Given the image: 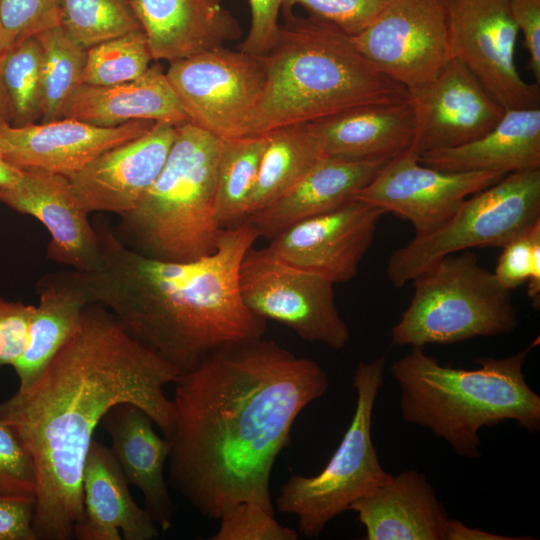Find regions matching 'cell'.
<instances>
[{
    "label": "cell",
    "mask_w": 540,
    "mask_h": 540,
    "mask_svg": "<svg viewBox=\"0 0 540 540\" xmlns=\"http://www.w3.org/2000/svg\"><path fill=\"white\" fill-rule=\"evenodd\" d=\"M169 483L201 515L274 514L270 477L295 419L329 386L316 361L263 337L219 349L174 382Z\"/></svg>",
    "instance_id": "1"
},
{
    "label": "cell",
    "mask_w": 540,
    "mask_h": 540,
    "mask_svg": "<svg viewBox=\"0 0 540 540\" xmlns=\"http://www.w3.org/2000/svg\"><path fill=\"white\" fill-rule=\"evenodd\" d=\"M179 370L88 304L74 331L26 388L0 402V421L30 453L37 474V540H70L83 512L82 475L96 427L118 403L144 410L170 439L175 409L164 387Z\"/></svg>",
    "instance_id": "2"
},
{
    "label": "cell",
    "mask_w": 540,
    "mask_h": 540,
    "mask_svg": "<svg viewBox=\"0 0 540 540\" xmlns=\"http://www.w3.org/2000/svg\"><path fill=\"white\" fill-rule=\"evenodd\" d=\"M96 231L101 266L74 270L90 303L180 373L219 349L263 337L266 320L248 309L239 286L241 262L258 238L249 223L223 228L214 252L188 262L142 255L107 224Z\"/></svg>",
    "instance_id": "3"
},
{
    "label": "cell",
    "mask_w": 540,
    "mask_h": 540,
    "mask_svg": "<svg viewBox=\"0 0 540 540\" xmlns=\"http://www.w3.org/2000/svg\"><path fill=\"white\" fill-rule=\"evenodd\" d=\"M283 15L278 42L258 57L266 84L244 136L310 123L359 105L410 98L336 25L310 14Z\"/></svg>",
    "instance_id": "4"
},
{
    "label": "cell",
    "mask_w": 540,
    "mask_h": 540,
    "mask_svg": "<svg viewBox=\"0 0 540 540\" xmlns=\"http://www.w3.org/2000/svg\"><path fill=\"white\" fill-rule=\"evenodd\" d=\"M530 348L503 358L481 357L475 369L441 365L424 347L396 359L390 373L400 389L402 418L429 429L467 458L481 456L479 430L513 420L540 430V396L523 367Z\"/></svg>",
    "instance_id": "5"
},
{
    "label": "cell",
    "mask_w": 540,
    "mask_h": 540,
    "mask_svg": "<svg viewBox=\"0 0 540 540\" xmlns=\"http://www.w3.org/2000/svg\"><path fill=\"white\" fill-rule=\"evenodd\" d=\"M224 140L191 122L177 126L167 159L137 205L120 216L118 239L150 258L188 262L215 251L217 169Z\"/></svg>",
    "instance_id": "6"
},
{
    "label": "cell",
    "mask_w": 540,
    "mask_h": 540,
    "mask_svg": "<svg viewBox=\"0 0 540 540\" xmlns=\"http://www.w3.org/2000/svg\"><path fill=\"white\" fill-rule=\"evenodd\" d=\"M412 282L411 302L391 329L392 346L446 345L518 325L511 291L467 250L441 258Z\"/></svg>",
    "instance_id": "7"
},
{
    "label": "cell",
    "mask_w": 540,
    "mask_h": 540,
    "mask_svg": "<svg viewBox=\"0 0 540 540\" xmlns=\"http://www.w3.org/2000/svg\"><path fill=\"white\" fill-rule=\"evenodd\" d=\"M385 357L359 361L353 376L357 400L353 418L325 468L315 476L293 475L276 498L280 513L295 515L306 537L318 536L356 500L388 482L372 442V414L384 381Z\"/></svg>",
    "instance_id": "8"
},
{
    "label": "cell",
    "mask_w": 540,
    "mask_h": 540,
    "mask_svg": "<svg viewBox=\"0 0 540 540\" xmlns=\"http://www.w3.org/2000/svg\"><path fill=\"white\" fill-rule=\"evenodd\" d=\"M539 219L540 168L506 174L466 198L438 229L393 251L387 277L402 288L441 258L474 247H503Z\"/></svg>",
    "instance_id": "9"
},
{
    "label": "cell",
    "mask_w": 540,
    "mask_h": 540,
    "mask_svg": "<svg viewBox=\"0 0 540 540\" xmlns=\"http://www.w3.org/2000/svg\"><path fill=\"white\" fill-rule=\"evenodd\" d=\"M165 74L191 123L223 140L244 136L266 84L258 57L225 46L170 62Z\"/></svg>",
    "instance_id": "10"
},
{
    "label": "cell",
    "mask_w": 540,
    "mask_h": 540,
    "mask_svg": "<svg viewBox=\"0 0 540 540\" xmlns=\"http://www.w3.org/2000/svg\"><path fill=\"white\" fill-rule=\"evenodd\" d=\"M333 285L252 247L239 270L241 296L252 313L287 326L303 340L340 350L350 333L338 312Z\"/></svg>",
    "instance_id": "11"
},
{
    "label": "cell",
    "mask_w": 540,
    "mask_h": 540,
    "mask_svg": "<svg viewBox=\"0 0 540 540\" xmlns=\"http://www.w3.org/2000/svg\"><path fill=\"white\" fill-rule=\"evenodd\" d=\"M354 45L410 97L424 90L451 61L447 0H390Z\"/></svg>",
    "instance_id": "12"
},
{
    "label": "cell",
    "mask_w": 540,
    "mask_h": 540,
    "mask_svg": "<svg viewBox=\"0 0 540 540\" xmlns=\"http://www.w3.org/2000/svg\"><path fill=\"white\" fill-rule=\"evenodd\" d=\"M453 57L504 110L540 108V85L515 63L518 28L508 0H447Z\"/></svg>",
    "instance_id": "13"
},
{
    "label": "cell",
    "mask_w": 540,
    "mask_h": 540,
    "mask_svg": "<svg viewBox=\"0 0 540 540\" xmlns=\"http://www.w3.org/2000/svg\"><path fill=\"white\" fill-rule=\"evenodd\" d=\"M506 174L493 171L445 172L422 164L410 150L388 161L355 199L409 221L415 237L443 225L469 196Z\"/></svg>",
    "instance_id": "14"
},
{
    "label": "cell",
    "mask_w": 540,
    "mask_h": 540,
    "mask_svg": "<svg viewBox=\"0 0 540 540\" xmlns=\"http://www.w3.org/2000/svg\"><path fill=\"white\" fill-rule=\"evenodd\" d=\"M386 212L359 199L303 220L270 239L263 250L332 283L353 279Z\"/></svg>",
    "instance_id": "15"
},
{
    "label": "cell",
    "mask_w": 540,
    "mask_h": 540,
    "mask_svg": "<svg viewBox=\"0 0 540 540\" xmlns=\"http://www.w3.org/2000/svg\"><path fill=\"white\" fill-rule=\"evenodd\" d=\"M410 102L415 134L409 150L417 156L479 139L505 112L456 58Z\"/></svg>",
    "instance_id": "16"
},
{
    "label": "cell",
    "mask_w": 540,
    "mask_h": 540,
    "mask_svg": "<svg viewBox=\"0 0 540 540\" xmlns=\"http://www.w3.org/2000/svg\"><path fill=\"white\" fill-rule=\"evenodd\" d=\"M152 121H131L99 127L61 118L45 123L0 126V155L20 170L70 176L102 153L148 132Z\"/></svg>",
    "instance_id": "17"
},
{
    "label": "cell",
    "mask_w": 540,
    "mask_h": 540,
    "mask_svg": "<svg viewBox=\"0 0 540 540\" xmlns=\"http://www.w3.org/2000/svg\"><path fill=\"white\" fill-rule=\"evenodd\" d=\"M0 202L33 216L46 227L50 234L49 259L79 272H92L101 266L97 231L67 176L23 170L17 182L0 187Z\"/></svg>",
    "instance_id": "18"
},
{
    "label": "cell",
    "mask_w": 540,
    "mask_h": 540,
    "mask_svg": "<svg viewBox=\"0 0 540 540\" xmlns=\"http://www.w3.org/2000/svg\"><path fill=\"white\" fill-rule=\"evenodd\" d=\"M176 134L177 126L155 123L68 176L79 204L89 214L132 210L159 175Z\"/></svg>",
    "instance_id": "19"
},
{
    "label": "cell",
    "mask_w": 540,
    "mask_h": 540,
    "mask_svg": "<svg viewBox=\"0 0 540 540\" xmlns=\"http://www.w3.org/2000/svg\"><path fill=\"white\" fill-rule=\"evenodd\" d=\"M83 512L74 527L78 540H152L159 527L129 491L111 448L93 440L82 475Z\"/></svg>",
    "instance_id": "20"
},
{
    "label": "cell",
    "mask_w": 540,
    "mask_h": 540,
    "mask_svg": "<svg viewBox=\"0 0 540 540\" xmlns=\"http://www.w3.org/2000/svg\"><path fill=\"white\" fill-rule=\"evenodd\" d=\"M221 2L130 0L153 60L169 63L240 38L238 20Z\"/></svg>",
    "instance_id": "21"
},
{
    "label": "cell",
    "mask_w": 540,
    "mask_h": 540,
    "mask_svg": "<svg viewBox=\"0 0 540 540\" xmlns=\"http://www.w3.org/2000/svg\"><path fill=\"white\" fill-rule=\"evenodd\" d=\"M387 162L324 156L283 195L244 221L254 228L258 237L272 239L303 220L354 199Z\"/></svg>",
    "instance_id": "22"
},
{
    "label": "cell",
    "mask_w": 540,
    "mask_h": 540,
    "mask_svg": "<svg viewBox=\"0 0 540 540\" xmlns=\"http://www.w3.org/2000/svg\"><path fill=\"white\" fill-rule=\"evenodd\" d=\"M112 442V451L129 483L144 498V508L159 529L168 530L176 511L164 468L172 442L153 429V419L140 407L118 403L102 417L101 423Z\"/></svg>",
    "instance_id": "23"
},
{
    "label": "cell",
    "mask_w": 540,
    "mask_h": 540,
    "mask_svg": "<svg viewBox=\"0 0 540 540\" xmlns=\"http://www.w3.org/2000/svg\"><path fill=\"white\" fill-rule=\"evenodd\" d=\"M324 156L391 160L408 151L415 122L410 98L355 106L308 123Z\"/></svg>",
    "instance_id": "24"
},
{
    "label": "cell",
    "mask_w": 540,
    "mask_h": 540,
    "mask_svg": "<svg viewBox=\"0 0 540 540\" xmlns=\"http://www.w3.org/2000/svg\"><path fill=\"white\" fill-rule=\"evenodd\" d=\"M348 510L357 513L367 540H444L448 515L426 476L407 470Z\"/></svg>",
    "instance_id": "25"
},
{
    "label": "cell",
    "mask_w": 540,
    "mask_h": 540,
    "mask_svg": "<svg viewBox=\"0 0 540 540\" xmlns=\"http://www.w3.org/2000/svg\"><path fill=\"white\" fill-rule=\"evenodd\" d=\"M62 118L99 127L131 121H152L173 126L191 122L158 63L139 78L112 86L81 84L68 99Z\"/></svg>",
    "instance_id": "26"
},
{
    "label": "cell",
    "mask_w": 540,
    "mask_h": 540,
    "mask_svg": "<svg viewBox=\"0 0 540 540\" xmlns=\"http://www.w3.org/2000/svg\"><path fill=\"white\" fill-rule=\"evenodd\" d=\"M418 160L445 172L509 174L540 168V108L510 109L488 133L458 147L426 152Z\"/></svg>",
    "instance_id": "27"
},
{
    "label": "cell",
    "mask_w": 540,
    "mask_h": 540,
    "mask_svg": "<svg viewBox=\"0 0 540 540\" xmlns=\"http://www.w3.org/2000/svg\"><path fill=\"white\" fill-rule=\"evenodd\" d=\"M88 304L90 300L74 271L43 278L25 349L12 366L19 380L18 389L28 387L38 377L74 331Z\"/></svg>",
    "instance_id": "28"
},
{
    "label": "cell",
    "mask_w": 540,
    "mask_h": 540,
    "mask_svg": "<svg viewBox=\"0 0 540 540\" xmlns=\"http://www.w3.org/2000/svg\"><path fill=\"white\" fill-rule=\"evenodd\" d=\"M265 135L247 217L283 195L324 157L308 123L280 127Z\"/></svg>",
    "instance_id": "29"
},
{
    "label": "cell",
    "mask_w": 540,
    "mask_h": 540,
    "mask_svg": "<svg viewBox=\"0 0 540 540\" xmlns=\"http://www.w3.org/2000/svg\"><path fill=\"white\" fill-rule=\"evenodd\" d=\"M266 141L265 134L224 140L216 187V215L222 229L246 219Z\"/></svg>",
    "instance_id": "30"
},
{
    "label": "cell",
    "mask_w": 540,
    "mask_h": 540,
    "mask_svg": "<svg viewBox=\"0 0 540 540\" xmlns=\"http://www.w3.org/2000/svg\"><path fill=\"white\" fill-rule=\"evenodd\" d=\"M42 49V117L40 122L61 119L73 92L82 84L87 50L58 25L35 35Z\"/></svg>",
    "instance_id": "31"
},
{
    "label": "cell",
    "mask_w": 540,
    "mask_h": 540,
    "mask_svg": "<svg viewBox=\"0 0 540 540\" xmlns=\"http://www.w3.org/2000/svg\"><path fill=\"white\" fill-rule=\"evenodd\" d=\"M1 78L12 126H24L42 117V49L36 36L2 52Z\"/></svg>",
    "instance_id": "32"
},
{
    "label": "cell",
    "mask_w": 540,
    "mask_h": 540,
    "mask_svg": "<svg viewBox=\"0 0 540 540\" xmlns=\"http://www.w3.org/2000/svg\"><path fill=\"white\" fill-rule=\"evenodd\" d=\"M60 26L84 49L142 29L130 0H59Z\"/></svg>",
    "instance_id": "33"
},
{
    "label": "cell",
    "mask_w": 540,
    "mask_h": 540,
    "mask_svg": "<svg viewBox=\"0 0 540 540\" xmlns=\"http://www.w3.org/2000/svg\"><path fill=\"white\" fill-rule=\"evenodd\" d=\"M151 60L143 29L129 32L87 49L82 84L112 86L135 80L148 70Z\"/></svg>",
    "instance_id": "34"
},
{
    "label": "cell",
    "mask_w": 540,
    "mask_h": 540,
    "mask_svg": "<svg viewBox=\"0 0 540 540\" xmlns=\"http://www.w3.org/2000/svg\"><path fill=\"white\" fill-rule=\"evenodd\" d=\"M58 25L59 0H0V53Z\"/></svg>",
    "instance_id": "35"
},
{
    "label": "cell",
    "mask_w": 540,
    "mask_h": 540,
    "mask_svg": "<svg viewBox=\"0 0 540 540\" xmlns=\"http://www.w3.org/2000/svg\"><path fill=\"white\" fill-rule=\"evenodd\" d=\"M295 530L280 525L274 514L253 502H240L220 518L212 540H296Z\"/></svg>",
    "instance_id": "36"
},
{
    "label": "cell",
    "mask_w": 540,
    "mask_h": 540,
    "mask_svg": "<svg viewBox=\"0 0 540 540\" xmlns=\"http://www.w3.org/2000/svg\"><path fill=\"white\" fill-rule=\"evenodd\" d=\"M390 0H286L282 12L295 6L308 14L326 20L355 36L366 29L382 12Z\"/></svg>",
    "instance_id": "37"
},
{
    "label": "cell",
    "mask_w": 540,
    "mask_h": 540,
    "mask_svg": "<svg viewBox=\"0 0 540 540\" xmlns=\"http://www.w3.org/2000/svg\"><path fill=\"white\" fill-rule=\"evenodd\" d=\"M34 461L16 433L0 421V494L35 497Z\"/></svg>",
    "instance_id": "38"
},
{
    "label": "cell",
    "mask_w": 540,
    "mask_h": 540,
    "mask_svg": "<svg viewBox=\"0 0 540 540\" xmlns=\"http://www.w3.org/2000/svg\"><path fill=\"white\" fill-rule=\"evenodd\" d=\"M539 240L540 219L502 247L503 251L493 273L504 288L511 291L527 283L533 247Z\"/></svg>",
    "instance_id": "39"
},
{
    "label": "cell",
    "mask_w": 540,
    "mask_h": 540,
    "mask_svg": "<svg viewBox=\"0 0 540 540\" xmlns=\"http://www.w3.org/2000/svg\"><path fill=\"white\" fill-rule=\"evenodd\" d=\"M35 306L0 297V369L22 355Z\"/></svg>",
    "instance_id": "40"
},
{
    "label": "cell",
    "mask_w": 540,
    "mask_h": 540,
    "mask_svg": "<svg viewBox=\"0 0 540 540\" xmlns=\"http://www.w3.org/2000/svg\"><path fill=\"white\" fill-rule=\"evenodd\" d=\"M251 24L239 50L261 57L270 52L280 36L279 14L286 0H248Z\"/></svg>",
    "instance_id": "41"
},
{
    "label": "cell",
    "mask_w": 540,
    "mask_h": 540,
    "mask_svg": "<svg viewBox=\"0 0 540 540\" xmlns=\"http://www.w3.org/2000/svg\"><path fill=\"white\" fill-rule=\"evenodd\" d=\"M35 497L0 494V540H37Z\"/></svg>",
    "instance_id": "42"
},
{
    "label": "cell",
    "mask_w": 540,
    "mask_h": 540,
    "mask_svg": "<svg viewBox=\"0 0 540 540\" xmlns=\"http://www.w3.org/2000/svg\"><path fill=\"white\" fill-rule=\"evenodd\" d=\"M511 16L524 36L529 67L540 85V0H508Z\"/></svg>",
    "instance_id": "43"
},
{
    "label": "cell",
    "mask_w": 540,
    "mask_h": 540,
    "mask_svg": "<svg viewBox=\"0 0 540 540\" xmlns=\"http://www.w3.org/2000/svg\"><path fill=\"white\" fill-rule=\"evenodd\" d=\"M529 537H506L478 528H471L464 525L459 520L448 519L445 527L444 540H519Z\"/></svg>",
    "instance_id": "44"
},
{
    "label": "cell",
    "mask_w": 540,
    "mask_h": 540,
    "mask_svg": "<svg viewBox=\"0 0 540 540\" xmlns=\"http://www.w3.org/2000/svg\"><path fill=\"white\" fill-rule=\"evenodd\" d=\"M527 295L534 309H540V240L533 247Z\"/></svg>",
    "instance_id": "45"
},
{
    "label": "cell",
    "mask_w": 540,
    "mask_h": 540,
    "mask_svg": "<svg viewBox=\"0 0 540 540\" xmlns=\"http://www.w3.org/2000/svg\"><path fill=\"white\" fill-rule=\"evenodd\" d=\"M22 173L23 170L14 167L0 155V187L14 184L19 180Z\"/></svg>",
    "instance_id": "46"
},
{
    "label": "cell",
    "mask_w": 540,
    "mask_h": 540,
    "mask_svg": "<svg viewBox=\"0 0 540 540\" xmlns=\"http://www.w3.org/2000/svg\"><path fill=\"white\" fill-rule=\"evenodd\" d=\"M2 53H0V126L10 122L9 104L1 78Z\"/></svg>",
    "instance_id": "47"
}]
</instances>
